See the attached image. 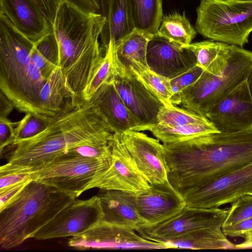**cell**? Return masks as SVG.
<instances>
[{
  "instance_id": "6da1fadb",
  "label": "cell",
  "mask_w": 252,
  "mask_h": 252,
  "mask_svg": "<svg viewBox=\"0 0 252 252\" xmlns=\"http://www.w3.org/2000/svg\"><path fill=\"white\" fill-rule=\"evenodd\" d=\"M163 146L168 181L179 192L252 163V132L211 133Z\"/></svg>"
},
{
  "instance_id": "7a4b0ae2",
  "label": "cell",
  "mask_w": 252,
  "mask_h": 252,
  "mask_svg": "<svg viewBox=\"0 0 252 252\" xmlns=\"http://www.w3.org/2000/svg\"><path fill=\"white\" fill-rule=\"evenodd\" d=\"M113 135L92 101H82L50 117L40 133L14 142L4 166L32 172L73 147L111 144Z\"/></svg>"
},
{
  "instance_id": "3957f363",
  "label": "cell",
  "mask_w": 252,
  "mask_h": 252,
  "mask_svg": "<svg viewBox=\"0 0 252 252\" xmlns=\"http://www.w3.org/2000/svg\"><path fill=\"white\" fill-rule=\"evenodd\" d=\"M99 14H87L61 1L53 31L62 67L75 94L81 97L103 56L99 36L106 23Z\"/></svg>"
},
{
  "instance_id": "277c9868",
  "label": "cell",
  "mask_w": 252,
  "mask_h": 252,
  "mask_svg": "<svg viewBox=\"0 0 252 252\" xmlns=\"http://www.w3.org/2000/svg\"><path fill=\"white\" fill-rule=\"evenodd\" d=\"M33 44L0 16V92L19 111L43 115L39 95L47 79L31 61Z\"/></svg>"
},
{
  "instance_id": "5b68a950",
  "label": "cell",
  "mask_w": 252,
  "mask_h": 252,
  "mask_svg": "<svg viewBox=\"0 0 252 252\" xmlns=\"http://www.w3.org/2000/svg\"><path fill=\"white\" fill-rule=\"evenodd\" d=\"M74 198L57 188L32 180L8 205L0 210V245L13 249L34 238Z\"/></svg>"
},
{
  "instance_id": "8992f818",
  "label": "cell",
  "mask_w": 252,
  "mask_h": 252,
  "mask_svg": "<svg viewBox=\"0 0 252 252\" xmlns=\"http://www.w3.org/2000/svg\"><path fill=\"white\" fill-rule=\"evenodd\" d=\"M252 68V52L231 45L227 65L218 75L205 71L185 89L173 102L174 105L206 117L208 111L247 78Z\"/></svg>"
},
{
  "instance_id": "52a82bcc",
  "label": "cell",
  "mask_w": 252,
  "mask_h": 252,
  "mask_svg": "<svg viewBox=\"0 0 252 252\" xmlns=\"http://www.w3.org/2000/svg\"><path fill=\"white\" fill-rule=\"evenodd\" d=\"M195 29L203 37L243 48L252 32V0H200Z\"/></svg>"
},
{
  "instance_id": "ba28073f",
  "label": "cell",
  "mask_w": 252,
  "mask_h": 252,
  "mask_svg": "<svg viewBox=\"0 0 252 252\" xmlns=\"http://www.w3.org/2000/svg\"><path fill=\"white\" fill-rule=\"evenodd\" d=\"M111 160L83 157L65 151L32 172L33 179L77 198L88 190L95 177L108 168Z\"/></svg>"
},
{
  "instance_id": "9c48e42d",
  "label": "cell",
  "mask_w": 252,
  "mask_h": 252,
  "mask_svg": "<svg viewBox=\"0 0 252 252\" xmlns=\"http://www.w3.org/2000/svg\"><path fill=\"white\" fill-rule=\"evenodd\" d=\"M252 191V163L210 183L192 187L180 192L186 206L216 208L231 203Z\"/></svg>"
},
{
  "instance_id": "30bf717a",
  "label": "cell",
  "mask_w": 252,
  "mask_h": 252,
  "mask_svg": "<svg viewBox=\"0 0 252 252\" xmlns=\"http://www.w3.org/2000/svg\"><path fill=\"white\" fill-rule=\"evenodd\" d=\"M112 79L116 90L140 127L158 124V114L164 104L119 59L114 49Z\"/></svg>"
},
{
  "instance_id": "8fae6325",
  "label": "cell",
  "mask_w": 252,
  "mask_h": 252,
  "mask_svg": "<svg viewBox=\"0 0 252 252\" xmlns=\"http://www.w3.org/2000/svg\"><path fill=\"white\" fill-rule=\"evenodd\" d=\"M228 211V208L185 206L181 212L174 217L157 225L140 228L136 231L147 239L164 243L199 230L221 228Z\"/></svg>"
},
{
  "instance_id": "7c38bea8",
  "label": "cell",
  "mask_w": 252,
  "mask_h": 252,
  "mask_svg": "<svg viewBox=\"0 0 252 252\" xmlns=\"http://www.w3.org/2000/svg\"><path fill=\"white\" fill-rule=\"evenodd\" d=\"M112 158L108 168L95 177L88 190H120L138 193L148 190L150 184L141 174L127 150L121 134L114 133L111 144Z\"/></svg>"
},
{
  "instance_id": "4fadbf2b",
  "label": "cell",
  "mask_w": 252,
  "mask_h": 252,
  "mask_svg": "<svg viewBox=\"0 0 252 252\" xmlns=\"http://www.w3.org/2000/svg\"><path fill=\"white\" fill-rule=\"evenodd\" d=\"M102 217L97 195L87 200L76 198L40 229L34 238L45 240L79 235L95 226Z\"/></svg>"
},
{
  "instance_id": "5bb4252c",
  "label": "cell",
  "mask_w": 252,
  "mask_h": 252,
  "mask_svg": "<svg viewBox=\"0 0 252 252\" xmlns=\"http://www.w3.org/2000/svg\"><path fill=\"white\" fill-rule=\"evenodd\" d=\"M135 230L101 220L91 229L71 237L69 247L79 250L114 249H167L164 243L151 241Z\"/></svg>"
},
{
  "instance_id": "9a60e30c",
  "label": "cell",
  "mask_w": 252,
  "mask_h": 252,
  "mask_svg": "<svg viewBox=\"0 0 252 252\" xmlns=\"http://www.w3.org/2000/svg\"><path fill=\"white\" fill-rule=\"evenodd\" d=\"M206 117L221 133L252 132V97L247 80L213 106Z\"/></svg>"
},
{
  "instance_id": "2e32d148",
  "label": "cell",
  "mask_w": 252,
  "mask_h": 252,
  "mask_svg": "<svg viewBox=\"0 0 252 252\" xmlns=\"http://www.w3.org/2000/svg\"><path fill=\"white\" fill-rule=\"evenodd\" d=\"M121 136L138 170L150 184L168 181L163 146L159 140L133 130H126Z\"/></svg>"
},
{
  "instance_id": "e0dca14e",
  "label": "cell",
  "mask_w": 252,
  "mask_h": 252,
  "mask_svg": "<svg viewBox=\"0 0 252 252\" xmlns=\"http://www.w3.org/2000/svg\"><path fill=\"white\" fill-rule=\"evenodd\" d=\"M135 196L138 211L146 222L144 227L157 225L174 217L186 206L182 194L169 181L150 184L148 190L135 193Z\"/></svg>"
},
{
  "instance_id": "ac0fdd59",
  "label": "cell",
  "mask_w": 252,
  "mask_h": 252,
  "mask_svg": "<svg viewBox=\"0 0 252 252\" xmlns=\"http://www.w3.org/2000/svg\"><path fill=\"white\" fill-rule=\"evenodd\" d=\"M146 58L152 70L170 79L196 65L189 50L156 35L148 43Z\"/></svg>"
},
{
  "instance_id": "d6986e66",
  "label": "cell",
  "mask_w": 252,
  "mask_h": 252,
  "mask_svg": "<svg viewBox=\"0 0 252 252\" xmlns=\"http://www.w3.org/2000/svg\"><path fill=\"white\" fill-rule=\"evenodd\" d=\"M0 16L33 43L53 29L52 23L33 0H0Z\"/></svg>"
},
{
  "instance_id": "ffe728a7",
  "label": "cell",
  "mask_w": 252,
  "mask_h": 252,
  "mask_svg": "<svg viewBox=\"0 0 252 252\" xmlns=\"http://www.w3.org/2000/svg\"><path fill=\"white\" fill-rule=\"evenodd\" d=\"M91 101L114 133L134 130L139 126L119 95L112 78L101 85Z\"/></svg>"
},
{
  "instance_id": "44dd1931",
  "label": "cell",
  "mask_w": 252,
  "mask_h": 252,
  "mask_svg": "<svg viewBox=\"0 0 252 252\" xmlns=\"http://www.w3.org/2000/svg\"><path fill=\"white\" fill-rule=\"evenodd\" d=\"M134 193L115 189H101L97 194L103 213L102 220L131 228L135 231L146 222L140 215Z\"/></svg>"
},
{
  "instance_id": "7402d4cb",
  "label": "cell",
  "mask_w": 252,
  "mask_h": 252,
  "mask_svg": "<svg viewBox=\"0 0 252 252\" xmlns=\"http://www.w3.org/2000/svg\"><path fill=\"white\" fill-rule=\"evenodd\" d=\"M39 97L43 115L47 117H54L82 101L76 97L63 68L59 65L47 78Z\"/></svg>"
},
{
  "instance_id": "603a6c76",
  "label": "cell",
  "mask_w": 252,
  "mask_h": 252,
  "mask_svg": "<svg viewBox=\"0 0 252 252\" xmlns=\"http://www.w3.org/2000/svg\"><path fill=\"white\" fill-rule=\"evenodd\" d=\"M134 31L126 0H110L108 16L100 36L103 50L109 44L116 49Z\"/></svg>"
},
{
  "instance_id": "cb8c5ba5",
  "label": "cell",
  "mask_w": 252,
  "mask_h": 252,
  "mask_svg": "<svg viewBox=\"0 0 252 252\" xmlns=\"http://www.w3.org/2000/svg\"><path fill=\"white\" fill-rule=\"evenodd\" d=\"M195 56L196 65L213 75L220 74L227 64L231 45L214 40H205L182 46Z\"/></svg>"
},
{
  "instance_id": "d4e9b609",
  "label": "cell",
  "mask_w": 252,
  "mask_h": 252,
  "mask_svg": "<svg viewBox=\"0 0 252 252\" xmlns=\"http://www.w3.org/2000/svg\"><path fill=\"white\" fill-rule=\"evenodd\" d=\"M223 233L221 228H206L164 242L168 248L194 250H234L235 245Z\"/></svg>"
},
{
  "instance_id": "484cf974",
  "label": "cell",
  "mask_w": 252,
  "mask_h": 252,
  "mask_svg": "<svg viewBox=\"0 0 252 252\" xmlns=\"http://www.w3.org/2000/svg\"><path fill=\"white\" fill-rule=\"evenodd\" d=\"M134 30L154 35L163 17L162 0H126Z\"/></svg>"
},
{
  "instance_id": "4316f807",
  "label": "cell",
  "mask_w": 252,
  "mask_h": 252,
  "mask_svg": "<svg viewBox=\"0 0 252 252\" xmlns=\"http://www.w3.org/2000/svg\"><path fill=\"white\" fill-rule=\"evenodd\" d=\"M144 130L150 131L163 144L176 143L206 134L220 132L211 122L173 127L156 124L140 127L137 131Z\"/></svg>"
},
{
  "instance_id": "83f0119b",
  "label": "cell",
  "mask_w": 252,
  "mask_h": 252,
  "mask_svg": "<svg viewBox=\"0 0 252 252\" xmlns=\"http://www.w3.org/2000/svg\"><path fill=\"white\" fill-rule=\"evenodd\" d=\"M125 65L164 106H174L171 101L173 91L170 79L154 71L149 66L135 61H131Z\"/></svg>"
},
{
  "instance_id": "f1b7e54d",
  "label": "cell",
  "mask_w": 252,
  "mask_h": 252,
  "mask_svg": "<svg viewBox=\"0 0 252 252\" xmlns=\"http://www.w3.org/2000/svg\"><path fill=\"white\" fill-rule=\"evenodd\" d=\"M196 32L184 14L173 13L163 16L160 26L154 35L184 46L191 43Z\"/></svg>"
},
{
  "instance_id": "f546056e",
  "label": "cell",
  "mask_w": 252,
  "mask_h": 252,
  "mask_svg": "<svg viewBox=\"0 0 252 252\" xmlns=\"http://www.w3.org/2000/svg\"><path fill=\"white\" fill-rule=\"evenodd\" d=\"M30 57L32 63L47 79L58 63V49L53 29L45 36L34 43Z\"/></svg>"
},
{
  "instance_id": "4dcf8cb0",
  "label": "cell",
  "mask_w": 252,
  "mask_h": 252,
  "mask_svg": "<svg viewBox=\"0 0 252 252\" xmlns=\"http://www.w3.org/2000/svg\"><path fill=\"white\" fill-rule=\"evenodd\" d=\"M154 35L134 30L124 38L116 48L117 55L121 62L126 65L135 61L148 66L147 49L149 40Z\"/></svg>"
},
{
  "instance_id": "1f68e13d",
  "label": "cell",
  "mask_w": 252,
  "mask_h": 252,
  "mask_svg": "<svg viewBox=\"0 0 252 252\" xmlns=\"http://www.w3.org/2000/svg\"><path fill=\"white\" fill-rule=\"evenodd\" d=\"M157 120L158 124L170 127L211 122L207 117L175 105L164 106L158 114Z\"/></svg>"
},
{
  "instance_id": "d6a6232c",
  "label": "cell",
  "mask_w": 252,
  "mask_h": 252,
  "mask_svg": "<svg viewBox=\"0 0 252 252\" xmlns=\"http://www.w3.org/2000/svg\"><path fill=\"white\" fill-rule=\"evenodd\" d=\"M104 50L100 64L83 92L82 100L84 101H90L101 85L112 78L114 48L109 44Z\"/></svg>"
},
{
  "instance_id": "836d02e7",
  "label": "cell",
  "mask_w": 252,
  "mask_h": 252,
  "mask_svg": "<svg viewBox=\"0 0 252 252\" xmlns=\"http://www.w3.org/2000/svg\"><path fill=\"white\" fill-rule=\"evenodd\" d=\"M49 118L39 114L26 113L15 128L14 142L31 137L43 131L48 126Z\"/></svg>"
},
{
  "instance_id": "e575fe53",
  "label": "cell",
  "mask_w": 252,
  "mask_h": 252,
  "mask_svg": "<svg viewBox=\"0 0 252 252\" xmlns=\"http://www.w3.org/2000/svg\"><path fill=\"white\" fill-rule=\"evenodd\" d=\"M251 218H252V195L247 194L231 203L222 226Z\"/></svg>"
},
{
  "instance_id": "d590c367",
  "label": "cell",
  "mask_w": 252,
  "mask_h": 252,
  "mask_svg": "<svg viewBox=\"0 0 252 252\" xmlns=\"http://www.w3.org/2000/svg\"><path fill=\"white\" fill-rule=\"evenodd\" d=\"M203 71L202 68L196 65L186 72L170 79L173 91L171 99L172 104L180 93L195 82Z\"/></svg>"
},
{
  "instance_id": "8d00e7d4",
  "label": "cell",
  "mask_w": 252,
  "mask_h": 252,
  "mask_svg": "<svg viewBox=\"0 0 252 252\" xmlns=\"http://www.w3.org/2000/svg\"><path fill=\"white\" fill-rule=\"evenodd\" d=\"M33 179L32 172L0 168V191L20 183Z\"/></svg>"
},
{
  "instance_id": "74e56055",
  "label": "cell",
  "mask_w": 252,
  "mask_h": 252,
  "mask_svg": "<svg viewBox=\"0 0 252 252\" xmlns=\"http://www.w3.org/2000/svg\"><path fill=\"white\" fill-rule=\"evenodd\" d=\"M18 122H13L7 118H0V153L9 145H13L15 140V128Z\"/></svg>"
},
{
  "instance_id": "f35d334b",
  "label": "cell",
  "mask_w": 252,
  "mask_h": 252,
  "mask_svg": "<svg viewBox=\"0 0 252 252\" xmlns=\"http://www.w3.org/2000/svg\"><path fill=\"white\" fill-rule=\"evenodd\" d=\"M221 230L226 236L244 238L246 234L252 231V218L223 226Z\"/></svg>"
},
{
  "instance_id": "ab89813d",
  "label": "cell",
  "mask_w": 252,
  "mask_h": 252,
  "mask_svg": "<svg viewBox=\"0 0 252 252\" xmlns=\"http://www.w3.org/2000/svg\"><path fill=\"white\" fill-rule=\"evenodd\" d=\"M87 14L102 15L99 0H61Z\"/></svg>"
},
{
  "instance_id": "60d3db41",
  "label": "cell",
  "mask_w": 252,
  "mask_h": 252,
  "mask_svg": "<svg viewBox=\"0 0 252 252\" xmlns=\"http://www.w3.org/2000/svg\"><path fill=\"white\" fill-rule=\"evenodd\" d=\"M33 179L16 184L2 191H0V210L12 202L22 191L26 186Z\"/></svg>"
},
{
  "instance_id": "b9f144b4",
  "label": "cell",
  "mask_w": 252,
  "mask_h": 252,
  "mask_svg": "<svg viewBox=\"0 0 252 252\" xmlns=\"http://www.w3.org/2000/svg\"><path fill=\"white\" fill-rule=\"evenodd\" d=\"M47 18L53 24L61 0H33Z\"/></svg>"
},
{
  "instance_id": "7bdbcfd3",
  "label": "cell",
  "mask_w": 252,
  "mask_h": 252,
  "mask_svg": "<svg viewBox=\"0 0 252 252\" xmlns=\"http://www.w3.org/2000/svg\"><path fill=\"white\" fill-rule=\"evenodd\" d=\"M14 108L12 102L0 92V118H7Z\"/></svg>"
},
{
  "instance_id": "ee69618b",
  "label": "cell",
  "mask_w": 252,
  "mask_h": 252,
  "mask_svg": "<svg viewBox=\"0 0 252 252\" xmlns=\"http://www.w3.org/2000/svg\"><path fill=\"white\" fill-rule=\"evenodd\" d=\"M244 239L243 242L235 245L236 249H252V231L246 234Z\"/></svg>"
},
{
  "instance_id": "f6af8a7d",
  "label": "cell",
  "mask_w": 252,
  "mask_h": 252,
  "mask_svg": "<svg viewBox=\"0 0 252 252\" xmlns=\"http://www.w3.org/2000/svg\"><path fill=\"white\" fill-rule=\"evenodd\" d=\"M102 15L107 18L108 14L110 0H99Z\"/></svg>"
},
{
  "instance_id": "bcb514c9",
  "label": "cell",
  "mask_w": 252,
  "mask_h": 252,
  "mask_svg": "<svg viewBox=\"0 0 252 252\" xmlns=\"http://www.w3.org/2000/svg\"><path fill=\"white\" fill-rule=\"evenodd\" d=\"M250 93L252 97V68L247 79Z\"/></svg>"
},
{
  "instance_id": "7dc6e473",
  "label": "cell",
  "mask_w": 252,
  "mask_h": 252,
  "mask_svg": "<svg viewBox=\"0 0 252 252\" xmlns=\"http://www.w3.org/2000/svg\"></svg>"
},
{
  "instance_id": "c3c4849f",
  "label": "cell",
  "mask_w": 252,
  "mask_h": 252,
  "mask_svg": "<svg viewBox=\"0 0 252 252\" xmlns=\"http://www.w3.org/2000/svg\"><path fill=\"white\" fill-rule=\"evenodd\" d=\"M225 0V1H231V0Z\"/></svg>"
},
{
  "instance_id": "681fc988",
  "label": "cell",
  "mask_w": 252,
  "mask_h": 252,
  "mask_svg": "<svg viewBox=\"0 0 252 252\" xmlns=\"http://www.w3.org/2000/svg\"><path fill=\"white\" fill-rule=\"evenodd\" d=\"M249 194H251V195H252V191H251V192H250Z\"/></svg>"
}]
</instances>
